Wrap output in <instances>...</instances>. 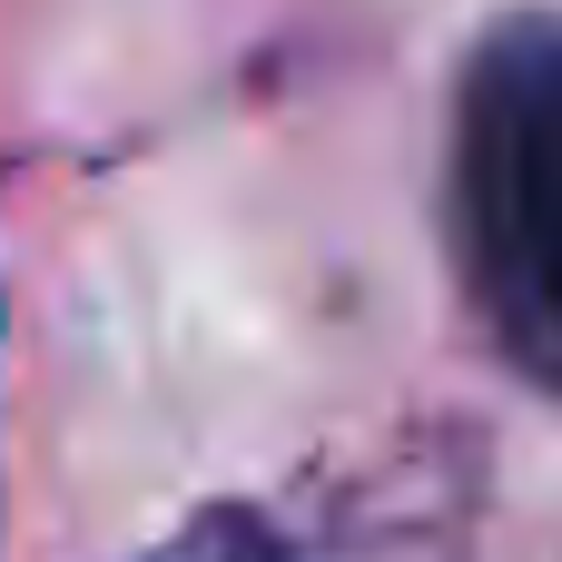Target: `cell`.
Wrapping results in <instances>:
<instances>
[{
    "label": "cell",
    "mask_w": 562,
    "mask_h": 562,
    "mask_svg": "<svg viewBox=\"0 0 562 562\" xmlns=\"http://www.w3.org/2000/svg\"><path fill=\"white\" fill-rule=\"evenodd\" d=\"M454 227L504 356L562 395V20H514L474 49L454 109Z\"/></svg>",
    "instance_id": "obj_1"
}]
</instances>
